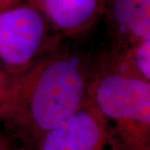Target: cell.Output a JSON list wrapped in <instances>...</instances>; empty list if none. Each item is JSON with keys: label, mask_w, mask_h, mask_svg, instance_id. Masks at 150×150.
<instances>
[{"label": "cell", "mask_w": 150, "mask_h": 150, "mask_svg": "<svg viewBox=\"0 0 150 150\" xmlns=\"http://www.w3.org/2000/svg\"><path fill=\"white\" fill-rule=\"evenodd\" d=\"M11 150H28V149H25V148L19 147V146H15V145H13V144H12Z\"/></svg>", "instance_id": "11"}, {"label": "cell", "mask_w": 150, "mask_h": 150, "mask_svg": "<svg viewBox=\"0 0 150 150\" xmlns=\"http://www.w3.org/2000/svg\"><path fill=\"white\" fill-rule=\"evenodd\" d=\"M113 50L150 40V0H106Z\"/></svg>", "instance_id": "6"}, {"label": "cell", "mask_w": 150, "mask_h": 150, "mask_svg": "<svg viewBox=\"0 0 150 150\" xmlns=\"http://www.w3.org/2000/svg\"><path fill=\"white\" fill-rule=\"evenodd\" d=\"M93 76L84 59L59 47L23 72L5 76L0 129L11 144L33 149L89 100Z\"/></svg>", "instance_id": "1"}, {"label": "cell", "mask_w": 150, "mask_h": 150, "mask_svg": "<svg viewBox=\"0 0 150 150\" xmlns=\"http://www.w3.org/2000/svg\"><path fill=\"white\" fill-rule=\"evenodd\" d=\"M45 16L25 2L0 14V71L5 76L23 72L59 47V35Z\"/></svg>", "instance_id": "3"}, {"label": "cell", "mask_w": 150, "mask_h": 150, "mask_svg": "<svg viewBox=\"0 0 150 150\" xmlns=\"http://www.w3.org/2000/svg\"><path fill=\"white\" fill-rule=\"evenodd\" d=\"M59 35L77 36L88 31L104 13L106 0H28Z\"/></svg>", "instance_id": "5"}, {"label": "cell", "mask_w": 150, "mask_h": 150, "mask_svg": "<svg viewBox=\"0 0 150 150\" xmlns=\"http://www.w3.org/2000/svg\"><path fill=\"white\" fill-rule=\"evenodd\" d=\"M4 83H5V75L0 71V93H1L2 89H3Z\"/></svg>", "instance_id": "10"}, {"label": "cell", "mask_w": 150, "mask_h": 150, "mask_svg": "<svg viewBox=\"0 0 150 150\" xmlns=\"http://www.w3.org/2000/svg\"><path fill=\"white\" fill-rule=\"evenodd\" d=\"M28 1V0H0V14Z\"/></svg>", "instance_id": "8"}, {"label": "cell", "mask_w": 150, "mask_h": 150, "mask_svg": "<svg viewBox=\"0 0 150 150\" xmlns=\"http://www.w3.org/2000/svg\"><path fill=\"white\" fill-rule=\"evenodd\" d=\"M12 144L0 129V150H11Z\"/></svg>", "instance_id": "9"}, {"label": "cell", "mask_w": 150, "mask_h": 150, "mask_svg": "<svg viewBox=\"0 0 150 150\" xmlns=\"http://www.w3.org/2000/svg\"><path fill=\"white\" fill-rule=\"evenodd\" d=\"M89 100L104 119L118 150H150V82L105 64L94 73Z\"/></svg>", "instance_id": "2"}, {"label": "cell", "mask_w": 150, "mask_h": 150, "mask_svg": "<svg viewBox=\"0 0 150 150\" xmlns=\"http://www.w3.org/2000/svg\"><path fill=\"white\" fill-rule=\"evenodd\" d=\"M31 150H118V147L103 116L88 100L70 118L48 132Z\"/></svg>", "instance_id": "4"}, {"label": "cell", "mask_w": 150, "mask_h": 150, "mask_svg": "<svg viewBox=\"0 0 150 150\" xmlns=\"http://www.w3.org/2000/svg\"><path fill=\"white\" fill-rule=\"evenodd\" d=\"M107 65L123 74L150 82V40L112 51Z\"/></svg>", "instance_id": "7"}]
</instances>
